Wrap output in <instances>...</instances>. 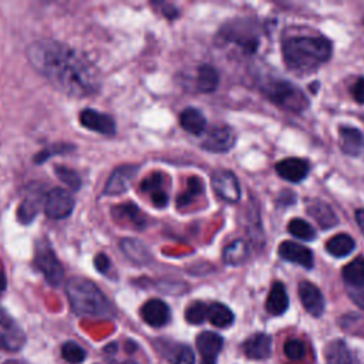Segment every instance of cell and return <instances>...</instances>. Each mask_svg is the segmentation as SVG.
I'll return each instance as SVG.
<instances>
[{
    "instance_id": "cell-1",
    "label": "cell",
    "mask_w": 364,
    "mask_h": 364,
    "mask_svg": "<svg viewBox=\"0 0 364 364\" xmlns=\"http://www.w3.org/2000/svg\"><path fill=\"white\" fill-rule=\"evenodd\" d=\"M26 55L30 65L65 95L90 97L100 88L95 67L64 43L51 38L36 40L27 47Z\"/></svg>"
},
{
    "instance_id": "cell-2",
    "label": "cell",
    "mask_w": 364,
    "mask_h": 364,
    "mask_svg": "<svg viewBox=\"0 0 364 364\" xmlns=\"http://www.w3.org/2000/svg\"><path fill=\"white\" fill-rule=\"evenodd\" d=\"M282 51L287 68L299 75H304L316 71L321 64L328 61L333 47L324 37L300 36L286 38Z\"/></svg>"
},
{
    "instance_id": "cell-3",
    "label": "cell",
    "mask_w": 364,
    "mask_h": 364,
    "mask_svg": "<svg viewBox=\"0 0 364 364\" xmlns=\"http://www.w3.org/2000/svg\"><path fill=\"white\" fill-rule=\"evenodd\" d=\"M65 293L70 307L77 316L92 318H109L114 316L111 301L88 279L71 277L65 284Z\"/></svg>"
},
{
    "instance_id": "cell-4",
    "label": "cell",
    "mask_w": 364,
    "mask_h": 364,
    "mask_svg": "<svg viewBox=\"0 0 364 364\" xmlns=\"http://www.w3.org/2000/svg\"><path fill=\"white\" fill-rule=\"evenodd\" d=\"M266 97L276 105L293 111L301 112L309 107L307 97L294 84L284 80H274L264 87Z\"/></svg>"
},
{
    "instance_id": "cell-5",
    "label": "cell",
    "mask_w": 364,
    "mask_h": 364,
    "mask_svg": "<svg viewBox=\"0 0 364 364\" xmlns=\"http://www.w3.org/2000/svg\"><path fill=\"white\" fill-rule=\"evenodd\" d=\"M34 264L51 286H60L63 283L64 269L48 240L37 242L34 252Z\"/></svg>"
},
{
    "instance_id": "cell-6",
    "label": "cell",
    "mask_w": 364,
    "mask_h": 364,
    "mask_svg": "<svg viewBox=\"0 0 364 364\" xmlns=\"http://www.w3.org/2000/svg\"><path fill=\"white\" fill-rule=\"evenodd\" d=\"M75 206L74 196L64 188H53L48 191L43 200L44 213L50 219H65L68 218Z\"/></svg>"
},
{
    "instance_id": "cell-7",
    "label": "cell",
    "mask_w": 364,
    "mask_h": 364,
    "mask_svg": "<svg viewBox=\"0 0 364 364\" xmlns=\"http://www.w3.org/2000/svg\"><path fill=\"white\" fill-rule=\"evenodd\" d=\"M26 344L24 330L0 306V348L6 351H18Z\"/></svg>"
},
{
    "instance_id": "cell-8",
    "label": "cell",
    "mask_w": 364,
    "mask_h": 364,
    "mask_svg": "<svg viewBox=\"0 0 364 364\" xmlns=\"http://www.w3.org/2000/svg\"><path fill=\"white\" fill-rule=\"evenodd\" d=\"M210 185L215 193L226 202H237L240 199V185L236 175L228 169H218L210 176Z\"/></svg>"
},
{
    "instance_id": "cell-9",
    "label": "cell",
    "mask_w": 364,
    "mask_h": 364,
    "mask_svg": "<svg viewBox=\"0 0 364 364\" xmlns=\"http://www.w3.org/2000/svg\"><path fill=\"white\" fill-rule=\"evenodd\" d=\"M236 141L235 132L228 125H216L213 127L208 135L205 136L202 142V148L210 152H228L229 149L233 148Z\"/></svg>"
},
{
    "instance_id": "cell-10",
    "label": "cell",
    "mask_w": 364,
    "mask_h": 364,
    "mask_svg": "<svg viewBox=\"0 0 364 364\" xmlns=\"http://www.w3.org/2000/svg\"><path fill=\"white\" fill-rule=\"evenodd\" d=\"M80 122L84 128L102 134V135H114L115 134V121L112 119V117H109L108 114L91 109V108H85L80 112Z\"/></svg>"
},
{
    "instance_id": "cell-11",
    "label": "cell",
    "mask_w": 364,
    "mask_h": 364,
    "mask_svg": "<svg viewBox=\"0 0 364 364\" xmlns=\"http://www.w3.org/2000/svg\"><path fill=\"white\" fill-rule=\"evenodd\" d=\"M280 257H283L287 262L300 264L306 269H311L314 266V256L311 250L303 245H299L296 242L284 240L280 243L277 249Z\"/></svg>"
},
{
    "instance_id": "cell-12",
    "label": "cell",
    "mask_w": 364,
    "mask_h": 364,
    "mask_svg": "<svg viewBox=\"0 0 364 364\" xmlns=\"http://www.w3.org/2000/svg\"><path fill=\"white\" fill-rule=\"evenodd\" d=\"M299 297L307 313H310L314 317H320L324 311V297L320 291V289L307 282L303 280L299 284Z\"/></svg>"
},
{
    "instance_id": "cell-13",
    "label": "cell",
    "mask_w": 364,
    "mask_h": 364,
    "mask_svg": "<svg viewBox=\"0 0 364 364\" xmlns=\"http://www.w3.org/2000/svg\"><path fill=\"white\" fill-rule=\"evenodd\" d=\"M309 171L310 165L303 158H286L276 164L277 175L293 183L301 182L309 175Z\"/></svg>"
},
{
    "instance_id": "cell-14",
    "label": "cell",
    "mask_w": 364,
    "mask_h": 364,
    "mask_svg": "<svg viewBox=\"0 0 364 364\" xmlns=\"http://www.w3.org/2000/svg\"><path fill=\"white\" fill-rule=\"evenodd\" d=\"M136 166L135 165H122L117 168L111 176L108 178L104 193L105 195H121L125 191H128L135 173H136Z\"/></svg>"
},
{
    "instance_id": "cell-15",
    "label": "cell",
    "mask_w": 364,
    "mask_h": 364,
    "mask_svg": "<svg viewBox=\"0 0 364 364\" xmlns=\"http://www.w3.org/2000/svg\"><path fill=\"white\" fill-rule=\"evenodd\" d=\"M141 316L146 324L152 327H162L169 321L171 310L165 301L151 299L141 307Z\"/></svg>"
},
{
    "instance_id": "cell-16",
    "label": "cell",
    "mask_w": 364,
    "mask_h": 364,
    "mask_svg": "<svg viewBox=\"0 0 364 364\" xmlns=\"http://www.w3.org/2000/svg\"><path fill=\"white\" fill-rule=\"evenodd\" d=\"M243 353L250 360H264L272 353V338L264 333H256L243 343Z\"/></svg>"
},
{
    "instance_id": "cell-17",
    "label": "cell",
    "mask_w": 364,
    "mask_h": 364,
    "mask_svg": "<svg viewBox=\"0 0 364 364\" xmlns=\"http://www.w3.org/2000/svg\"><path fill=\"white\" fill-rule=\"evenodd\" d=\"M307 213L323 228V229H331L338 223V218L333 208L320 200V199H311L307 205Z\"/></svg>"
},
{
    "instance_id": "cell-18",
    "label": "cell",
    "mask_w": 364,
    "mask_h": 364,
    "mask_svg": "<svg viewBox=\"0 0 364 364\" xmlns=\"http://www.w3.org/2000/svg\"><path fill=\"white\" fill-rule=\"evenodd\" d=\"M340 146L344 154L357 156L364 151V135L360 129L353 127H341L338 129Z\"/></svg>"
},
{
    "instance_id": "cell-19",
    "label": "cell",
    "mask_w": 364,
    "mask_h": 364,
    "mask_svg": "<svg viewBox=\"0 0 364 364\" xmlns=\"http://www.w3.org/2000/svg\"><path fill=\"white\" fill-rule=\"evenodd\" d=\"M112 215L115 219L125 223H131L136 229H142L146 223L145 215L141 212V209L135 203H131V202L115 206L112 209Z\"/></svg>"
},
{
    "instance_id": "cell-20",
    "label": "cell",
    "mask_w": 364,
    "mask_h": 364,
    "mask_svg": "<svg viewBox=\"0 0 364 364\" xmlns=\"http://www.w3.org/2000/svg\"><path fill=\"white\" fill-rule=\"evenodd\" d=\"M289 307V297L283 283L276 282L273 283L269 296L266 299V310L273 316L283 314Z\"/></svg>"
},
{
    "instance_id": "cell-21",
    "label": "cell",
    "mask_w": 364,
    "mask_h": 364,
    "mask_svg": "<svg viewBox=\"0 0 364 364\" xmlns=\"http://www.w3.org/2000/svg\"><path fill=\"white\" fill-rule=\"evenodd\" d=\"M119 246H121L122 253L131 262H134L136 264H146V263H149L151 253H149L148 247L142 242H139L136 239H132V237H125V239L121 240Z\"/></svg>"
},
{
    "instance_id": "cell-22",
    "label": "cell",
    "mask_w": 364,
    "mask_h": 364,
    "mask_svg": "<svg viewBox=\"0 0 364 364\" xmlns=\"http://www.w3.org/2000/svg\"><path fill=\"white\" fill-rule=\"evenodd\" d=\"M223 346V338L213 331H202L196 337V347L203 358H216Z\"/></svg>"
},
{
    "instance_id": "cell-23",
    "label": "cell",
    "mask_w": 364,
    "mask_h": 364,
    "mask_svg": "<svg viewBox=\"0 0 364 364\" xmlns=\"http://www.w3.org/2000/svg\"><path fill=\"white\" fill-rule=\"evenodd\" d=\"M179 122H181V127L192 135H200L206 128V118L199 109L192 107L185 108L181 112Z\"/></svg>"
},
{
    "instance_id": "cell-24",
    "label": "cell",
    "mask_w": 364,
    "mask_h": 364,
    "mask_svg": "<svg viewBox=\"0 0 364 364\" xmlns=\"http://www.w3.org/2000/svg\"><path fill=\"white\" fill-rule=\"evenodd\" d=\"M343 279L348 287L364 289V257L358 256L343 267Z\"/></svg>"
},
{
    "instance_id": "cell-25",
    "label": "cell",
    "mask_w": 364,
    "mask_h": 364,
    "mask_svg": "<svg viewBox=\"0 0 364 364\" xmlns=\"http://www.w3.org/2000/svg\"><path fill=\"white\" fill-rule=\"evenodd\" d=\"M249 257V246L243 239L230 242L222 252V259L229 266H239Z\"/></svg>"
},
{
    "instance_id": "cell-26",
    "label": "cell",
    "mask_w": 364,
    "mask_h": 364,
    "mask_svg": "<svg viewBox=\"0 0 364 364\" xmlns=\"http://www.w3.org/2000/svg\"><path fill=\"white\" fill-rule=\"evenodd\" d=\"M355 247L354 239L347 233H338L330 237L326 243V250L334 257H344L350 255Z\"/></svg>"
},
{
    "instance_id": "cell-27",
    "label": "cell",
    "mask_w": 364,
    "mask_h": 364,
    "mask_svg": "<svg viewBox=\"0 0 364 364\" xmlns=\"http://www.w3.org/2000/svg\"><path fill=\"white\" fill-rule=\"evenodd\" d=\"M219 84V73L210 64H202L198 68L196 87L200 92H212Z\"/></svg>"
},
{
    "instance_id": "cell-28",
    "label": "cell",
    "mask_w": 364,
    "mask_h": 364,
    "mask_svg": "<svg viewBox=\"0 0 364 364\" xmlns=\"http://www.w3.org/2000/svg\"><path fill=\"white\" fill-rule=\"evenodd\" d=\"M326 363L327 364H353L350 350L341 340L331 341L326 348Z\"/></svg>"
},
{
    "instance_id": "cell-29",
    "label": "cell",
    "mask_w": 364,
    "mask_h": 364,
    "mask_svg": "<svg viewBox=\"0 0 364 364\" xmlns=\"http://www.w3.org/2000/svg\"><path fill=\"white\" fill-rule=\"evenodd\" d=\"M208 318L215 327L226 328L233 323L235 316L225 304L212 303L210 306H208Z\"/></svg>"
},
{
    "instance_id": "cell-30",
    "label": "cell",
    "mask_w": 364,
    "mask_h": 364,
    "mask_svg": "<svg viewBox=\"0 0 364 364\" xmlns=\"http://www.w3.org/2000/svg\"><path fill=\"white\" fill-rule=\"evenodd\" d=\"M203 192V182L198 176H191L186 182V188L176 199V205L179 209L189 206L195 198H198Z\"/></svg>"
},
{
    "instance_id": "cell-31",
    "label": "cell",
    "mask_w": 364,
    "mask_h": 364,
    "mask_svg": "<svg viewBox=\"0 0 364 364\" xmlns=\"http://www.w3.org/2000/svg\"><path fill=\"white\" fill-rule=\"evenodd\" d=\"M43 200L38 193H30L18 208V220L23 223H30L36 218L40 205H43Z\"/></svg>"
},
{
    "instance_id": "cell-32",
    "label": "cell",
    "mask_w": 364,
    "mask_h": 364,
    "mask_svg": "<svg viewBox=\"0 0 364 364\" xmlns=\"http://www.w3.org/2000/svg\"><path fill=\"white\" fill-rule=\"evenodd\" d=\"M287 230L290 235H293L294 237L301 239V240H313L316 237L314 228L309 222H306L304 219H300V218L291 219L287 225Z\"/></svg>"
},
{
    "instance_id": "cell-33",
    "label": "cell",
    "mask_w": 364,
    "mask_h": 364,
    "mask_svg": "<svg viewBox=\"0 0 364 364\" xmlns=\"http://www.w3.org/2000/svg\"><path fill=\"white\" fill-rule=\"evenodd\" d=\"M61 355L70 364H80L85 358V350L74 341H67L61 347Z\"/></svg>"
},
{
    "instance_id": "cell-34",
    "label": "cell",
    "mask_w": 364,
    "mask_h": 364,
    "mask_svg": "<svg viewBox=\"0 0 364 364\" xmlns=\"http://www.w3.org/2000/svg\"><path fill=\"white\" fill-rule=\"evenodd\" d=\"M185 318L191 324H200L208 318V306L202 301L191 303L185 310Z\"/></svg>"
},
{
    "instance_id": "cell-35",
    "label": "cell",
    "mask_w": 364,
    "mask_h": 364,
    "mask_svg": "<svg viewBox=\"0 0 364 364\" xmlns=\"http://www.w3.org/2000/svg\"><path fill=\"white\" fill-rule=\"evenodd\" d=\"M284 354L291 361H301L306 355V347L303 341L297 338H290L284 343Z\"/></svg>"
},
{
    "instance_id": "cell-36",
    "label": "cell",
    "mask_w": 364,
    "mask_h": 364,
    "mask_svg": "<svg viewBox=\"0 0 364 364\" xmlns=\"http://www.w3.org/2000/svg\"><path fill=\"white\" fill-rule=\"evenodd\" d=\"M55 175L65 183L68 185V188H71L73 191H77L81 185L80 182V176L73 171L68 169L65 166H55Z\"/></svg>"
},
{
    "instance_id": "cell-37",
    "label": "cell",
    "mask_w": 364,
    "mask_h": 364,
    "mask_svg": "<svg viewBox=\"0 0 364 364\" xmlns=\"http://www.w3.org/2000/svg\"><path fill=\"white\" fill-rule=\"evenodd\" d=\"M162 185H164V175L161 172H154L142 181L141 189L151 195V193H155L158 191H164Z\"/></svg>"
},
{
    "instance_id": "cell-38",
    "label": "cell",
    "mask_w": 364,
    "mask_h": 364,
    "mask_svg": "<svg viewBox=\"0 0 364 364\" xmlns=\"http://www.w3.org/2000/svg\"><path fill=\"white\" fill-rule=\"evenodd\" d=\"M172 364H195V355L193 351L189 347H181L173 358Z\"/></svg>"
},
{
    "instance_id": "cell-39",
    "label": "cell",
    "mask_w": 364,
    "mask_h": 364,
    "mask_svg": "<svg viewBox=\"0 0 364 364\" xmlns=\"http://www.w3.org/2000/svg\"><path fill=\"white\" fill-rule=\"evenodd\" d=\"M94 264H95V269L98 272H101V273H107L109 270V267H111V262H109L108 256L104 255V253H100V255L95 256Z\"/></svg>"
},
{
    "instance_id": "cell-40",
    "label": "cell",
    "mask_w": 364,
    "mask_h": 364,
    "mask_svg": "<svg viewBox=\"0 0 364 364\" xmlns=\"http://www.w3.org/2000/svg\"><path fill=\"white\" fill-rule=\"evenodd\" d=\"M151 200L156 208H165L168 203V193L165 191H158L151 193Z\"/></svg>"
},
{
    "instance_id": "cell-41",
    "label": "cell",
    "mask_w": 364,
    "mask_h": 364,
    "mask_svg": "<svg viewBox=\"0 0 364 364\" xmlns=\"http://www.w3.org/2000/svg\"><path fill=\"white\" fill-rule=\"evenodd\" d=\"M353 97L357 102L364 104V77L357 80V82L353 87Z\"/></svg>"
},
{
    "instance_id": "cell-42",
    "label": "cell",
    "mask_w": 364,
    "mask_h": 364,
    "mask_svg": "<svg viewBox=\"0 0 364 364\" xmlns=\"http://www.w3.org/2000/svg\"><path fill=\"white\" fill-rule=\"evenodd\" d=\"M355 222L361 229V233L364 235V209L355 210Z\"/></svg>"
},
{
    "instance_id": "cell-43",
    "label": "cell",
    "mask_w": 364,
    "mask_h": 364,
    "mask_svg": "<svg viewBox=\"0 0 364 364\" xmlns=\"http://www.w3.org/2000/svg\"><path fill=\"white\" fill-rule=\"evenodd\" d=\"M6 289V277L3 274V272H0V293H3Z\"/></svg>"
},
{
    "instance_id": "cell-44",
    "label": "cell",
    "mask_w": 364,
    "mask_h": 364,
    "mask_svg": "<svg viewBox=\"0 0 364 364\" xmlns=\"http://www.w3.org/2000/svg\"><path fill=\"white\" fill-rule=\"evenodd\" d=\"M200 364H216V358H202Z\"/></svg>"
},
{
    "instance_id": "cell-45",
    "label": "cell",
    "mask_w": 364,
    "mask_h": 364,
    "mask_svg": "<svg viewBox=\"0 0 364 364\" xmlns=\"http://www.w3.org/2000/svg\"><path fill=\"white\" fill-rule=\"evenodd\" d=\"M4 364H27V363H24V361H16V360H9V361H6Z\"/></svg>"
}]
</instances>
